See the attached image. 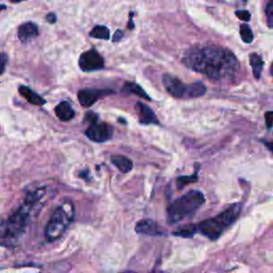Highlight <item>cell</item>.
I'll list each match as a JSON object with an SVG mask.
<instances>
[{
    "label": "cell",
    "mask_w": 273,
    "mask_h": 273,
    "mask_svg": "<svg viewBox=\"0 0 273 273\" xmlns=\"http://www.w3.org/2000/svg\"><path fill=\"white\" fill-rule=\"evenodd\" d=\"M183 63L191 71L215 80L230 79L239 71L236 55L226 48L216 45L191 47L184 55Z\"/></svg>",
    "instance_id": "obj_1"
},
{
    "label": "cell",
    "mask_w": 273,
    "mask_h": 273,
    "mask_svg": "<svg viewBox=\"0 0 273 273\" xmlns=\"http://www.w3.org/2000/svg\"><path fill=\"white\" fill-rule=\"evenodd\" d=\"M45 189H38L27 195L24 203L9 218L0 222V246L15 248L22 240L32 217L40 211Z\"/></svg>",
    "instance_id": "obj_2"
},
{
    "label": "cell",
    "mask_w": 273,
    "mask_h": 273,
    "mask_svg": "<svg viewBox=\"0 0 273 273\" xmlns=\"http://www.w3.org/2000/svg\"><path fill=\"white\" fill-rule=\"evenodd\" d=\"M204 194L198 190H191L183 197L175 200L167 208V222L174 224L190 218L204 205Z\"/></svg>",
    "instance_id": "obj_3"
},
{
    "label": "cell",
    "mask_w": 273,
    "mask_h": 273,
    "mask_svg": "<svg viewBox=\"0 0 273 273\" xmlns=\"http://www.w3.org/2000/svg\"><path fill=\"white\" fill-rule=\"evenodd\" d=\"M241 209V204H234L214 218L202 221L197 225L198 233L206 236L211 240L218 239L224 230L232 225L240 216Z\"/></svg>",
    "instance_id": "obj_4"
},
{
    "label": "cell",
    "mask_w": 273,
    "mask_h": 273,
    "mask_svg": "<svg viewBox=\"0 0 273 273\" xmlns=\"http://www.w3.org/2000/svg\"><path fill=\"white\" fill-rule=\"evenodd\" d=\"M75 209L73 203L65 202L61 204L48 222L45 229V237L48 241H55L65 233L67 227L74 220Z\"/></svg>",
    "instance_id": "obj_5"
},
{
    "label": "cell",
    "mask_w": 273,
    "mask_h": 273,
    "mask_svg": "<svg viewBox=\"0 0 273 273\" xmlns=\"http://www.w3.org/2000/svg\"><path fill=\"white\" fill-rule=\"evenodd\" d=\"M163 82L165 90L172 96L177 99H195L206 93V87L203 82H194L191 85H185L176 77L172 75H164Z\"/></svg>",
    "instance_id": "obj_6"
},
{
    "label": "cell",
    "mask_w": 273,
    "mask_h": 273,
    "mask_svg": "<svg viewBox=\"0 0 273 273\" xmlns=\"http://www.w3.org/2000/svg\"><path fill=\"white\" fill-rule=\"evenodd\" d=\"M86 136L93 142H107L113 136V128L107 123H95L89 126L86 130Z\"/></svg>",
    "instance_id": "obj_7"
},
{
    "label": "cell",
    "mask_w": 273,
    "mask_h": 273,
    "mask_svg": "<svg viewBox=\"0 0 273 273\" xmlns=\"http://www.w3.org/2000/svg\"><path fill=\"white\" fill-rule=\"evenodd\" d=\"M104 58L95 50L87 51L79 57V67L83 72L99 71L104 67Z\"/></svg>",
    "instance_id": "obj_8"
},
{
    "label": "cell",
    "mask_w": 273,
    "mask_h": 273,
    "mask_svg": "<svg viewBox=\"0 0 273 273\" xmlns=\"http://www.w3.org/2000/svg\"><path fill=\"white\" fill-rule=\"evenodd\" d=\"M108 93H112V91L100 89H83L78 92V101L81 106L88 108L93 106L97 100L105 95H108Z\"/></svg>",
    "instance_id": "obj_9"
},
{
    "label": "cell",
    "mask_w": 273,
    "mask_h": 273,
    "mask_svg": "<svg viewBox=\"0 0 273 273\" xmlns=\"http://www.w3.org/2000/svg\"><path fill=\"white\" fill-rule=\"evenodd\" d=\"M136 232L150 236H164V230L153 220H141L137 223Z\"/></svg>",
    "instance_id": "obj_10"
},
{
    "label": "cell",
    "mask_w": 273,
    "mask_h": 273,
    "mask_svg": "<svg viewBox=\"0 0 273 273\" xmlns=\"http://www.w3.org/2000/svg\"><path fill=\"white\" fill-rule=\"evenodd\" d=\"M136 111L139 116V122L143 125H153L159 124L158 117L156 116L155 112H154L149 106H146L143 103L136 104Z\"/></svg>",
    "instance_id": "obj_11"
},
{
    "label": "cell",
    "mask_w": 273,
    "mask_h": 273,
    "mask_svg": "<svg viewBox=\"0 0 273 273\" xmlns=\"http://www.w3.org/2000/svg\"><path fill=\"white\" fill-rule=\"evenodd\" d=\"M39 36V28L34 23H26L18 28V39L27 43Z\"/></svg>",
    "instance_id": "obj_12"
},
{
    "label": "cell",
    "mask_w": 273,
    "mask_h": 273,
    "mask_svg": "<svg viewBox=\"0 0 273 273\" xmlns=\"http://www.w3.org/2000/svg\"><path fill=\"white\" fill-rule=\"evenodd\" d=\"M55 113L59 120L63 122H68L75 117V111L68 102H61L55 108Z\"/></svg>",
    "instance_id": "obj_13"
},
{
    "label": "cell",
    "mask_w": 273,
    "mask_h": 273,
    "mask_svg": "<svg viewBox=\"0 0 273 273\" xmlns=\"http://www.w3.org/2000/svg\"><path fill=\"white\" fill-rule=\"evenodd\" d=\"M18 92L28 103L37 105V106H43V105H45L46 103V101L43 99V97L40 96L30 88H28L26 86H20L18 88Z\"/></svg>",
    "instance_id": "obj_14"
},
{
    "label": "cell",
    "mask_w": 273,
    "mask_h": 273,
    "mask_svg": "<svg viewBox=\"0 0 273 273\" xmlns=\"http://www.w3.org/2000/svg\"><path fill=\"white\" fill-rule=\"evenodd\" d=\"M111 163L113 164L122 173H128L132 170V167H134V164H132L131 160L128 157L123 155L112 156Z\"/></svg>",
    "instance_id": "obj_15"
},
{
    "label": "cell",
    "mask_w": 273,
    "mask_h": 273,
    "mask_svg": "<svg viewBox=\"0 0 273 273\" xmlns=\"http://www.w3.org/2000/svg\"><path fill=\"white\" fill-rule=\"evenodd\" d=\"M250 64L252 66V69H253L254 77L256 79H260L265 64L261 55L257 54H252L250 55Z\"/></svg>",
    "instance_id": "obj_16"
},
{
    "label": "cell",
    "mask_w": 273,
    "mask_h": 273,
    "mask_svg": "<svg viewBox=\"0 0 273 273\" xmlns=\"http://www.w3.org/2000/svg\"><path fill=\"white\" fill-rule=\"evenodd\" d=\"M124 90L126 92L141 97L143 100L151 101V97L148 95V93H146L145 91L141 88V86H139L136 82H126L124 86Z\"/></svg>",
    "instance_id": "obj_17"
},
{
    "label": "cell",
    "mask_w": 273,
    "mask_h": 273,
    "mask_svg": "<svg viewBox=\"0 0 273 273\" xmlns=\"http://www.w3.org/2000/svg\"><path fill=\"white\" fill-rule=\"evenodd\" d=\"M90 37L94 39H100V40H109L110 31L106 26L99 25V26H95L93 29L91 30Z\"/></svg>",
    "instance_id": "obj_18"
},
{
    "label": "cell",
    "mask_w": 273,
    "mask_h": 273,
    "mask_svg": "<svg viewBox=\"0 0 273 273\" xmlns=\"http://www.w3.org/2000/svg\"><path fill=\"white\" fill-rule=\"evenodd\" d=\"M195 233H198L197 225H185L183 227H180L179 229H177L176 232H174V235L188 238V237H192Z\"/></svg>",
    "instance_id": "obj_19"
},
{
    "label": "cell",
    "mask_w": 273,
    "mask_h": 273,
    "mask_svg": "<svg viewBox=\"0 0 273 273\" xmlns=\"http://www.w3.org/2000/svg\"><path fill=\"white\" fill-rule=\"evenodd\" d=\"M240 36H241L242 41L247 44L252 43V42H253V40H254L253 32H252L251 28L246 24L240 25Z\"/></svg>",
    "instance_id": "obj_20"
},
{
    "label": "cell",
    "mask_w": 273,
    "mask_h": 273,
    "mask_svg": "<svg viewBox=\"0 0 273 273\" xmlns=\"http://www.w3.org/2000/svg\"><path fill=\"white\" fill-rule=\"evenodd\" d=\"M197 180H198V173H195L193 175H190V176H180L176 180L177 188L178 189H183L188 184L194 183V181H197Z\"/></svg>",
    "instance_id": "obj_21"
},
{
    "label": "cell",
    "mask_w": 273,
    "mask_h": 273,
    "mask_svg": "<svg viewBox=\"0 0 273 273\" xmlns=\"http://www.w3.org/2000/svg\"><path fill=\"white\" fill-rule=\"evenodd\" d=\"M266 16H267V23L269 28L273 27V1H270L265 9Z\"/></svg>",
    "instance_id": "obj_22"
},
{
    "label": "cell",
    "mask_w": 273,
    "mask_h": 273,
    "mask_svg": "<svg viewBox=\"0 0 273 273\" xmlns=\"http://www.w3.org/2000/svg\"><path fill=\"white\" fill-rule=\"evenodd\" d=\"M6 63H8V55H6L5 54L0 53V75L3 74L5 66H6Z\"/></svg>",
    "instance_id": "obj_23"
},
{
    "label": "cell",
    "mask_w": 273,
    "mask_h": 273,
    "mask_svg": "<svg viewBox=\"0 0 273 273\" xmlns=\"http://www.w3.org/2000/svg\"><path fill=\"white\" fill-rule=\"evenodd\" d=\"M236 15L239 17L241 20H244V22H249V20L251 19V14L247 10L236 11Z\"/></svg>",
    "instance_id": "obj_24"
},
{
    "label": "cell",
    "mask_w": 273,
    "mask_h": 273,
    "mask_svg": "<svg viewBox=\"0 0 273 273\" xmlns=\"http://www.w3.org/2000/svg\"><path fill=\"white\" fill-rule=\"evenodd\" d=\"M86 120L88 122H90L91 125H92V124L97 123V120H99V116H97L95 113H93V112H89V113L86 115Z\"/></svg>",
    "instance_id": "obj_25"
},
{
    "label": "cell",
    "mask_w": 273,
    "mask_h": 273,
    "mask_svg": "<svg viewBox=\"0 0 273 273\" xmlns=\"http://www.w3.org/2000/svg\"><path fill=\"white\" fill-rule=\"evenodd\" d=\"M265 117H266V124H267V127L271 128V126L273 124V112H267Z\"/></svg>",
    "instance_id": "obj_26"
},
{
    "label": "cell",
    "mask_w": 273,
    "mask_h": 273,
    "mask_svg": "<svg viewBox=\"0 0 273 273\" xmlns=\"http://www.w3.org/2000/svg\"><path fill=\"white\" fill-rule=\"evenodd\" d=\"M46 19L50 24H55V22H57V16H55V13H50V14H47Z\"/></svg>",
    "instance_id": "obj_27"
},
{
    "label": "cell",
    "mask_w": 273,
    "mask_h": 273,
    "mask_svg": "<svg viewBox=\"0 0 273 273\" xmlns=\"http://www.w3.org/2000/svg\"><path fill=\"white\" fill-rule=\"evenodd\" d=\"M124 37V32L122 30H117L114 34V37H113V42H118V41H121L122 38Z\"/></svg>",
    "instance_id": "obj_28"
},
{
    "label": "cell",
    "mask_w": 273,
    "mask_h": 273,
    "mask_svg": "<svg viewBox=\"0 0 273 273\" xmlns=\"http://www.w3.org/2000/svg\"><path fill=\"white\" fill-rule=\"evenodd\" d=\"M265 145L267 146V148H268L271 152H273V142H265Z\"/></svg>",
    "instance_id": "obj_29"
},
{
    "label": "cell",
    "mask_w": 273,
    "mask_h": 273,
    "mask_svg": "<svg viewBox=\"0 0 273 273\" xmlns=\"http://www.w3.org/2000/svg\"><path fill=\"white\" fill-rule=\"evenodd\" d=\"M4 9H6V6L4 4H0V11H2Z\"/></svg>",
    "instance_id": "obj_30"
},
{
    "label": "cell",
    "mask_w": 273,
    "mask_h": 273,
    "mask_svg": "<svg viewBox=\"0 0 273 273\" xmlns=\"http://www.w3.org/2000/svg\"><path fill=\"white\" fill-rule=\"evenodd\" d=\"M271 74L273 75V64H272V66H271Z\"/></svg>",
    "instance_id": "obj_31"
},
{
    "label": "cell",
    "mask_w": 273,
    "mask_h": 273,
    "mask_svg": "<svg viewBox=\"0 0 273 273\" xmlns=\"http://www.w3.org/2000/svg\"><path fill=\"white\" fill-rule=\"evenodd\" d=\"M123 273H134V272H131V271H126V272H123Z\"/></svg>",
    "instance_id": "obj_32"
}]
</instances>
